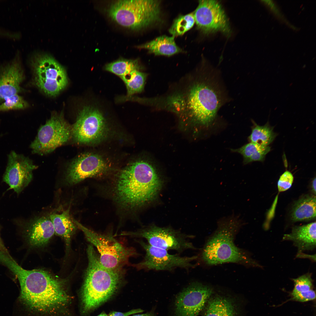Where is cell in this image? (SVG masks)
I'll use <instances>...</instances> for the list:
<instances>
[{
    "mask_svg": "<svg viewBox=\"0 0 316 316\" xmlns=\"http://www.w3.org/2000/svg\"><path fill=\"white\" fill-rule=\"evenodd\" d=\"M0 263L16 276L20 286V299L30 308L40 311H49L63 306L68 302V296L63 281L43 270L23 268L8 253L0 254Z\"/></svg>",
    "mask_w": 316,
    "mask_h": 316,
    "instance_id": "cell-1",
    "label": "cell"
},
{
    "mask_svg": "<svg viewBox=\"0 0 316 316\" xmlns=\"http://www.w3.org/2000/svg\"><path fill=\"white\" fill-rule=\"evenodd\" d=\"M217 73L207 70L202 73L185 95L177 94L169 98L170 107L178 113L187 114L196 123L209 126L226 101Z\"/></svg>",
    "mask_w": 316,
    "mask_h": 316,
    "instance_id": "cell-2",
    "label": "cell"
},
{
    "mask_svg": "<svg viewBox=\"0 0 316 316\" xmlns=\"http://www.w3.org/2000/svg\"><path fill=\"white\" fill-rule=\"evenodd\" d=\"M162 185L154 167L147 161H138L126 166L118 175L114 187L115 198L123 208L135 209L154 200Z\"/></svg>",
    "mask_w": 316,
    "mask_h": 316,
    "instance_id": "cell-3",
    "label": "cell"
},
{
    "mask_svg": "<svg viewBox=\"0 0 316 316\" xmlns=\"http://www.w3.org/2000/svg\"><path fill=\"white\" fill-rule=\"evenodd\" d=\"M243 222L239 215L234 214L219 220L217 229L202 251L200 257L202 261L210 265L233 263L260 267L259 264L234 243L235 237Z\"/></svg>",
    "mask_w": 316,
    "mask_h": 316,
    "instance_id": "cell-4",
    "label": "cell"
},
{
    "mask_svg": "<svg viewBox=\"0 0 316 316\" xmlns=\"http://www.w3.org/2000/svg\"><path fill=\"white\" fill-rule=\"evenodd\" d=\"M88 265L81 290L82 311L84 314L97 308L116 292L123 279L121 270L107 269L100 263L93 246L87 249Z\"/></svg>",
    "mask_w": 316,
    "mask_h": 316,
    "instance_id": "cell-5",
    "label": "cell"
},
{
    "mask_svg": "<svg viewBox=\"0 0 316 316\" xmlns=\"http://www.w3.org/2000/svg\"><path fill=\"white\" fill-rule=\"evenodd\" d=\"M160 3L157 0H118L111 4L107 11L120 25L138 30L159 21Z\"/></svg>",
    "mask_w": 316,
    "mask_h": 316,
    "instance_id": "cell-6",
    "label": "cell"
},
{
    "mask_svg": "<svg viewBox=\"0 0 316 316\" xmlns=\"http://www.w3.org/2000/svg\"><path fill=\"white\" fill-rule=\"evenodd\" d=\"M77 228L83 232L87 241L96 248L100 263L113 270H121L129 258L138 255L133 248H126L110 234L97 233L73 219Z\"/></svg>",
    "mask_w": 316,
    "mask_h": 316,
    "instance_id": "cell-7",
    "label": "cell"
},
{
    "mask_svg": "<svg viewBox=\"0 0 316 316\" xmlns=\"http://www.w3.org/2000/svg\"><path fill=\"white\" fill-rule=\"evenodd\" d=\"M29 62L35 85L47 95L55 96L67 86L68 79L65 68L50 55L35 52L31 56Z\"/></svg>",
    "mask_w": 316,
    "mask_h": 316,
    "instance_id": "cell-8",
    "label": "cell"
},
{
    "mask_svg": "<svg viewBox=\"0 0 316 316\" xmlns=\"http://www.w3.org/2000/svg\"><path fill=\"white\" fill-rule=\"evenodd\" d=\"M72 128L62 114L54 113L39 129L30 147L32 153L43 155L52 152L72 138Z\"/></svg>",
    "mask_w": 316,
    "mask_h": 316,
    "instance_id": "cell-9",
    "label": "cell"
},
{
    "mask_svg": "<svg viewBox=\"0 0 316 316\" xmlns=\"http://www.w3.org/2000/svg\"><path fill=\"white\" fill-rule=\"evenodd\" d=\"M72 138L79 144H89L102 140L107 133L106 120L101 111L94 106H84L72 126Z\"/></svg>",
    "mask_w": 316,
    "mask_h": 316,
    "instance_id": "cell-10",
    "label": "cell"
},
{
    "mask_svg": "<svg viewBox=\"0 0 316 316\" xmlns=\"http://www.w3.org/2000/svg\"><path fill=\"white\" fill-rule=\"evenodd\" d=\"M145 252L143 260L134 265L138 270L171 271L177 268L188 269L196 264L193 262L197 260V255L182 256L169 253L168 250L152 246L142 241H139Z\"/></svg>",
    "mask_w": 316,
    "mask_h": 316,
    "instance_id": "cell-11",
    "label": "cell"
},
{
    "mask_svg": "<svg viewBox=\"0 0 316 316\" xmlns=\"http://www.w3.org/2000/svg\"><path fill=\"white\" fill-rule=\"evenodd\" d=\"M122 235L145 239L147 243L155 247L179 253L196 248L189 239L192 237L183 234L170 227L152 225L136 232H124Z\"/></svg>",
    "mask_w": 316,
    "mask_h": 316,
    "instance_id": "cell-12",
    "label": "cell"
},
{
    "mask_svg": "<svg viewBox=\"0 0 316 316\" xmlns=\"http://www.w3.org/2000/svg\"><path fill=\"white\" fill-rule=\"evenodd\" d=\"M197 28L204 33L220 31L230 32L228 19L220 3L215 0H200L193 12Z\"/></svg>",
    "mask_w": 316,
    "mask_h": 316,
    "instance_id": "cell-13",
    "label": "cell"
},
{
    "mask_svg": "<svg viewBox=\"0 0 316 316\" xmlns=\"http://www.w3.org/2000/svg\"><path fill=\"white\" fill-rule=\"evenodd\" d=\"M37 168L28 157L12 150L7 155L3 181L19 194L31 182L33 171Z\"/></svg>",
    "mask_w": 316,
    "mask_h": 316,
    "instance_id": "cell-14",
    "label": "cell"
},
{
    "mask_svg": "<svg viewBox=\"0 0 316 316\" xmlns=\"http://www.w3.org/2000/svg\"><path fill=\"white\" fill-rule=\"evenodd\" d=\"M212 293L208 286L197 282L190 283L176 297L174 316H197Z\"/></svg>",
    "mask_w": 316,
    "mask_h": 316,
    "instance_id": "cell-15",
    "label": "cell"
},
{
    "mask_svg": "<svg viewBox=\"0 0 316 316\" xmlns=\"http://www.w3.org/2000/svg\"><path fill=\"white\" fill-rule=\"evenodd\" d=\"M108 168L106 162L99 155L90 153L82 154L69 164L65 181L68 185H75L87 178L103 174Z\"/></svg>",
    "mask_w": 316,
    "mask_h": 316,
    "instance_id": "cell-16",
    "label": "cell"
},
{
    "mask_svg": "<svg viewBox=\"0 0 316 316\" xmlns=\"http://www.w3.org/2000/svg\"><path fill=\"white\" fill-rule=\"evenodd\" d=\"M25 78L20 53L18 51L11 60L0 65V103L23 91L20 85Z\"/></svg>",
    "mask_w": 316,
    "mask_h": 316,
    "instance_id": "cell-17",
    "label": "cell"
},
{
    "mask_svg": "<svg viewBox=\"0 0 316 316\" xmlns=\"http://www.w3.org/2000/svg\"><path fill=\"white\" fill-rule=\"evenodd\" d=\"M23 234L29 244L35 247L46 245L55 233L53 224L49 216L34 218L24 226Z\"/></svg>",
    "mask_w": 316,
    "mask_h": 316,
    "instance_id": "cell-18",
    "label": "cell"
},
{
    "mask_svg": "<svg viewBox=\"0 0 316 316\" xmlns=\"http://www.w3.org/2000/svg\"><path fill=\"white\" fill-rule=\"evenodd\" d=\"M282 239L293 242L298 253L313 250L316 245L315 221L293 227L291 233L284 235Z\"/></svg>",
    "mask_w": 316,
    "mask_h": 316,
    "instance_id": "cell-19",
    "label": "cell"
},
{
    "mask_svg": "<svg viewBox=\"0 0 316 316\" xmlns=\"http://www.w3.org/2000/svg\"><path fill=\"white\" fill-rule=\"evenodd\" d=\"M49 217L54 227L55 233L63 239L68 252L71 238L77 228L70 216V208L61 214H52Z\"/></svg>",
    "mask_w": 316,
    "mask_h": 316,
    "instance_id": "cell-20",
    "label": "cell"
},
{
    "mask_svg": "<svg viewBox=\"0 0 316 316\" xmlns=\"http://www.w3.org/2000/svg\"><path fill=\"white\" fill-rule=\"evenodd\" d=\"M173 36L163 35L137 47L140 49H145L149 53L156 55L170 56L181 52L182 49L177 46Z\"/></svg>",
    "mask_w": 316,
    "mask_h": 316,
    "instance_id": "cell-21",
    "label": "cell"
},
{
    "mask_svg": "<svg viewBox=\"0 0 316 316\" xmlns=\"http://www.w3.org/2000/svg\"><path fill=\"white\" fill-rule=\"evenodd\" d=\"M315 196L306 195L299 199L294 204L291 214L294 221H307L316 217Z\"/></svg>",
    "mask_w": 316,
    "mask_h": 316,
    "instance_id": "cell-22",
    "label": "cell"
},
{
    "mask_svg": "<svg viewBox=\"0 0 316 316\" xmlns=\"http://www.w3.org/2000/svg\"><path fill=\"white\" fill-rule=\"evenodd\" d=\"M207 301L204 316H237L235 307L230 299L217 296Z\"/></svg>",
    "mask_w": 316,
    "mask_h": 316,
    "instance_id": "cell-23",
    "label": "cell"
},
{
    "mask_svg": "<svg viewBox=\"0 0 316 316\" xmlns=\"http://www.w3.org/2000/svg\"><path fill=\"white\" fill-rule=\"evenodd\" d=\"M271 147L250 142L236 149H231L233 152L241 154L243 158V163L246 164L255 161L262 162L266 155L271 150Z\"/></svg>",
    "mask_w": 316,
    "mask_h": 316,
    "instance_id": "cell-24",
    "label": "cell"
},
{
    "mask_svg": "<svg viewBox=\"0 0 316 316\" xmlns=\"http://www.w3.org/2000/svg\"><path fill=\"white\" fill-rule=\"evenodd\" d=\"M253 122V125L251 132L248 137L249 141L263 146H268L276 136V133L273 131V127L268 122L261 126Z\"/></svg>",
    "mask_w": 316,
    "mask_h": 316,
    "instance_id": "cell-25",
    "label": "cell"
},
{
    "mask_svg": "<svg viewBox=\"0 0 316 316\" xmlns=\"http://www.w3.org/2000/svg\"><path fill=\"white\" fill-rule=\"evenodd\" d=\"M104 68L121 79L133 71L140 70L141 67L137 59L120 58L106 64Z\"/></svg>",
    "mask_w": 316,
    "mask_h": 316,
    "instance_id": "cell-26",
    "label": "cell"
},
{
    "mask_svg": "<svg viewBox=\"0 0 316 316\" xmlns=\"http://www.w3.org/2000/svg\"><path fill=\"white\" fill-rule=\"evenodd\" d=\"M147 74L140 70H135L123 77L122 80L127 90V96L140 93L144 89Z\"/></svg>",
    "mask_w": 316,
    "mask_h": 316,
    "instance_id": "cell-27",
    "label": "cell"
},
{
    "mask_svg": "<svg viewBox=\"0 0 316 316\" xmlns=\"http://www.w3.org/2000/svg\"><path fill=\"white\" fill-rule=\"evenodd\" d=\"M195 23L193 12L180 15L174 21L169 32L174 37L182 35L192 28Z\"/></svg>",
    "mask_w": 316,
    "mask_h": 316,
    "instance_id": "cell-28",
    "label": "cell"
},
{
    "mask_svg": "<svg viewBox=\"0 0 316 316\" xmlns=\"http://www.w3.org/2000/svg\"><path fill=\"white\" fill-rule=\"evenodd\" d=\"M28 102L18 94L8 97L0 105V112L23 109L28 106Z\"/></svg>",
    "mask_w": 316,
    "mask_h": 316,
    "instance_id": "cell-29",
    "label": "cell"
},
{
    "mask_svg": "<svg viewBox=\"0 0 316 316\" xmlns=\"http://www.w3.org/2000/svg\"><path fill=\"white\" fill-rule=\"evenodd\" d=\"M294 287L292 292L305 291L312 289V281L311 274L307 273L296 278L293 279Z\"/></svg>",
    "mask_w": 316,
    "mask_h": 316,
    "instance_id": "cell-30",
    "label": "cell"
},
{
    "mask_svg": "<svg viewBox=\"0 0 316 316\" xmlns=\"http://www.w3.org/2000/svg\"><path fill=\"white\" fill-rule=\"evenodd\" d=\"M293 176L290 171L287 170L280 176L277 183L279 192L284 191L291 187L293 181Z\"/></svg>",
    "mask_w": 316,
    "mask_h": 316,
    "instance_id": "cell-31",
    "label": "cell"
},
{
    "mask_svg": "<svg viewBox=\"0 0 316 316\" xmlns=\"http://www.w3.org/2000/svg\"><path fill=\"white\" fill-rule=\"evenodd\" d=\"M293 300L300 302H306L314 300L316 298L315 291L312 289L308 291L291 293Z\"/></svg>",
    "mask_w": 316,
    "mask_h": 316,
    "instance_id": "cell-32",
    "label": "cell"
},
{
    "mask_svg": "<svg viewBox=\"0 0 316 316\" xmlns=\"http://www.w3.org/2000/svg\"><path fill=\"white\" fill-rule=\"evenodd\" d=\"M142 312L143 310L140 309H133L125 312L112 311L109 313V316H129L132 314L142 313Z\"/></svg>",
    "mask_w": 316,
    "mask_h": 316,
    "instance_id": "cell-33",
    "label": "cell"
},
{
    "mask_svg": "<svg viewBox=\"0 0 316 316\" xmlns=\"http://www.w3.org/2000/svg\"><path fill=\"white\" fill-rule=\"evenodd\" d=\"M13 33L12 31L0 28V37L6 38L11 39L13 38Z\"/></svg>",
    "mask_w": 316,
    "mask_h": 316,
    "instance_id": "cell-34",
    "label": "cell"
},
{
    "mask_svg": "<svg viewBox=\"0 0 316 316\" xmlns=\"http://www.w3.org/2000/svg\"><path fill=\"white\" fill-rule=\"evenodd\" d=\"M133 316H155V315L154 313L151 311L144 314H137Z\"/></svg>",
    "mask_w": 316,
    "mask_h": 316,
    "instance_id": "cell-35",
    "label": "cell"
},
{
    "mask_svg": "<svg viewBox=\"0 0 316 316\" xmlns=\"http://www.w3.org/2000/svg\"><path fill=\"white\" fill-rule=\"evenodd\" d=\"M316 178H315L313 180L312 184V190L315 195L316 194Z\"/></svg>",
    "mask_w": 316,
    "mask_h": 316,
    "instance_id": "cell-36",
    "label": "cell"
},
{
    "mask_svg": "<svg viewBox=\"0 0 316 316\" xmlns=\"http://www.w3.org/2000/svg\"><path fill=\"white\" fill-rule=\"evenodd\" d=\"M97 316H108L105 312H103Z\"/></svg>",
    "mask_w": 316,
    "mask_h": 316,
    "instance_id": "cell-37",
    "label": "cell"
},
{
    "mask_svg": "<svg viewBox=\"0 0 316 316\" xmlns=\"http://www.w3.org/2000/svg\"><path fill=\"white\" fill-rule=\"evenodd\" d=\"M4 247H5V246L2 243L0 238V248H2Z\"/></svg>",
    "mask_w": 316,
    "mask_h": 316,
    "instance_id": "cell-38",
    "label": "cell"
},
{
    "mask_svg": "<svg viewBox=\"0 0 316 316\" xmlns=\"http://www.w3.org/2000/svg\"><path fill=\"white\" fill-rule=\"evenodd\" d=\"M1 249H2V248H1Z\"/></svg>",
    "mask_w": 316,
    "mask_h": 316,
    "instance_id": "cell-39",
    "label": "cell"
}]
</instances>
